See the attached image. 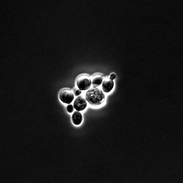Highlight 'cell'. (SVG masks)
<instances>
[{"mask_svg":"<svg viewBox=\"0 0 183 183\" xmlns=\"http://www.w3.org/2000/svg\"><path fill=\"white\" fill-rule=\"evenodd\" d=\"M72 120L73 123L76 125H79L81 124L82 120V116L79 111H75L72 115Z\"/></svg>","mask_w":183,"mask_h":183,"instance_id":"6","label":"cell"},{"mask_svg":"<svg viewBox=\"0 0 183 183\" xmlns=\"http://www.w3.org/2000/svg\"><path fill=\"white\" fill-rule=\"evenodd\" d=\"M81 93V91L80 90L77 89L75 91L74 95L75 96H77L80 95Z\"/></svg>","mask_w":183,"mask_h":183,"instance_id":"9","label":"cell"},{"mask_svg":"<svg viewBox=\"0 0 183 183\" xmlns=\"http://www.w3.org/2000/svg\"><path fill=\"white\" fill-rule=\"evenodd\" d=\"M114 82L110 78H105L102 81V88L105 92H109L112 90Z\"/></svg>","mask_w":183,"mask_h":183,"instance_id":"5","label":"cell"},{"mask_svg":"<svg viewBox=\"0 0 183 183\" xmlns=\"http://www.w3.org/2000/svg\"><path fill=\"white\" fill-rule=\"evenodd\" d=\"M105 96L102 91L97 87L92 88L87 92L85 99L90 104L98 105L102 103L104 100Z\"/></svg>","mask_w":183,"mask_h":183,"instance_id":"1","label":"cell"},{"mask_svg":"<svg viewBox=\"0 0 183 183\" xmlns=\"http://www.w3.org/2000/svg\"><path fill=\"white\" fill-rule=\"evenodd\" d=\"M74 95L71 91L68 90H64L59 94V98L63 103L70 104L74 99Z\"/></svg>","mask_w":183,"mask_h":183,"instance_id":"3","label":"cell"},{"mask_svg":"<svg viewBox=\"0 0 183 183\" xmlns=\"http://www.w3.org/2000/svg\"><path fill=\"white\" fill-rule=\"evenodd\" d=\"M67 111L70 113H72L74 110V107L71 104H69L67 106Z\"/></svg>","mask_w":183,"mask_h":183,"instance_id":"8","label":"cell"},{"mask_svg":"<svg viewBox=\"0 0 183 183\" xmlns=\"http://www.w3.org/2000/svg\"><path fill=\"white\" fill-rule=\"evenodd\" d=\"M76 83L80 90H86L90 87L91 81L88 76L83 75L77 78Z\"/></svg>","mask_w":183,"mask_h":183,"instance_id":"2","label":"cell"},{"mask_svg":"<svg viewBox=\"0 0 183 183\" xmlns=\"http://www.w3.org/2000/svg\"><path fill=\"white\" fill-rule=\"evenodd\" d=\"M102 81V77L99 75H95L92 79V83L94 86H99Z\"/></svg>","mask_w":183,"mask_h":183,"instance_id":"7","label":"cell"},{"mask_svg":"<svg viewBox=\"0 0 183 183\" xmlns=\"http://www.w3.org/2000/svg\"><path fill=\"white\" fill-rule=\"evenodd\" d=\"M87 106V103L85 99L82 96L77 97L74 103V108L77 111H80L84 109Z\"/></svg>","mask_w":183,"mask_h":183,"instance_id":"4","label":"cell"},{"mask_svg":"<svg viewBox=\"0 0 183 183\" xmlns=\"http://www.w3.org/2000/svg\"><path fill=\"white\" fill-rule=\"evenodd\" d=\"M116 77V75L114 74H112L111 75L110 78L113 80Z\"/></svg>","mask_w":183,"mask_h":183,"instance_id":"10","label":"cell"}]
</instances>
